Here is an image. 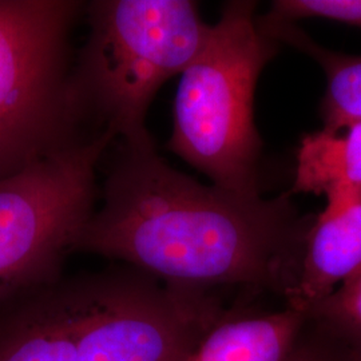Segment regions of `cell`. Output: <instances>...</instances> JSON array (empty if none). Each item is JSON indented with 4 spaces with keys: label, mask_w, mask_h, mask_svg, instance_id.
I'll list each match as a JSON object with an SVG mask.
<instances>
[{
    "label": "cell",
    "mask_w": 361,
    "mask_h": 361,
    "mask_svg": "<svg viewBox=\"0 0 361 361\" xmlns=\"http://www.w3.org/2000/svg\"><path fill=\"white\" fill-rule=\"evenodd\" d=\"M119 145L102 205L78 234L74 252L174 286L238 285L286 298L312 221L298 216L290 193L271 200L232 193L173 168L155 143Z\"/></svg>",
    "instance_id": "obj_1"
},
{
    "label": "cell",
    "mask_w": 361,
    "mask_h": 361,
    "mask_svg": "<svg viewBox=\"0 0 361 361\" xmlns=\"http://www.w3.org/2000/svg\"><path fill=\"white\" fill-rule=\"evenodd\" d=\"M255 1H228L180 75L168 149L232 193L258 197L262 141L255 122L258 78L279 43L258 26Z\"/></svg>",
    "instance_id": "obj_2"
},
{
    "label": "cell",
    "mask_w": 361,
    "mask_h": 361,
    "mask_svg": "<svg viewBox=\"0 0 361 361\" xmlns=\"http://www.w3.org/2000/svg\"><path fill=\"white\" fill-rule=\"evenodd\" d=\"M89 35L74 59L78 101L99 131L122 145L154 140L146 126L153 99L193 62L209 25L192 0H94Z\"/></svg>",
    "instance_id": "obj_3"
},
{
    "label": "cell",
    "mask_w": 361,
    "mask_h": 361,
    "mask_svg": "<svg viewBox=\"0 0 361 361\" xmlns=\"http://www.w3.org/2000/svg\"><path fill=\"white\" fill-rule=\"evenodd\" d=\"M78 0H0V180L102 134L78 101Z\"/></svg>",
    "instance_id": "obj_4"
},
{
    "label": "cell",
    "mask_w": 361,
    "mask_h": 361,
    "mask_svg": "<svg viewBox=\"0 0 361 361\" xmlns=\"http://www.w3.org/2000/svg\"><path fill=\"white\" fill-rule=\"evenodd\" d=\"M116 137L104 131L0 180V298L49 284L97 202V171Z\"/></svg>",
    "instance_id": "obj_5"
},
{
    "label": "cell",
    "mask_w": 361,
    "mask_h": 361,
    "mask_svg": "<svg viewBox=\"0 0 361 361\" xmlns=\"http://www.w3.org/2000/svg\"><path fill=\"white\" fill-rule=\"evenodd\" d=\"M226 310L214 289L165 284L128 265L91 271L78 361H183Z\"/></svg>",
    "instance_id": "obj_6"
},
{
    "label": "cell",
    "mask_w": 361,
    "mask_h": 361,
    "mask_svg": "<svg viewBox=\"0 0 361 361\" xmlns=\"http://www.w3.org/2000/svg\"><path fill=\"white\" fill-rule=\"evenodd\" d=\"M91 273L0 298V361H78Z\"/></svg>",
    "instance_id": "obj_7"
},
{
    "label": "cell",
    "mask_w": 361,
    "mask_h": 361,
    "mask_svg": "<svg viewBox=\"0 0 361 361\" xmlns=\"http://www.w3.org/2000/svg\"><path fill=\"white\" fill-rule=\"evenodd\" d=\"M305 233L284 307L308 314L361 268V190L337 188Z\"/></svg>",
    "instance_id": "obj_8"
},
{
    "label": "cell",
    "mask_w": 361,
    "mask_h": 361,
    "mask_svg": "<svg viewBox=\"0 0 361 361\" xmlns=\"http://www.w3.org/2000/svg\"><path fill=\"white\" fill-rule=\"evenodd\" d=\"M307 320L288 307L228 308L183 361H284Z\"/></svg>",
    "instance_id": "obj_9"
},
{
    "label": "cell",
    "mask_w": 361,
    "mask_h": 361,
    "mask_svg": "<svg viewBox=\"0 0 361 361\" xmlns=\"http://www.w3.org/2000/svg\"><path fill=\"white\" fill-rule=\"evenodd\" d=\"M337 188L361 190V119L307 134L298 145L290 193L325 195Z\"/></svg>",
    "instance_id": "obj_10"
},
{
    "label": "cell",
    "mask_w": 361,
    "mask_h": 361,
    "mask_svg": "<svg viewBox=\"0 0 361 361\" xmlns=\"http://www.w3.org/2000/svg\"><path fill=\"white\" fill-rule=\"evenodd\" d=\"M258 25L277 43H289L322 66L326 79L320 106L323 128L335 129L350 121L361 119V55L326 50L292 23L273 25L258 19Z\"/></svg>",
    "instance_id": "obj_11"
},
{
    "label": "cell",
    "mask_w": 361,
    "mask_h": 361,
    "mask_svg": "<svg viewBox=\"0 0 361 361\" xmlns=\"http://www.w3.org/2000/svg\"><path fill=\"white\" fill-rule=\"evenodd\" d=\"M348 361H361V268L307 314Z\"/></svg>",
    "instance_id": "obj_12"
},
{
    "label": "cell",
    "mask_w": 361,
    "mask_h": 361,
    "mask_svg": "<svg viewBox=\"0 0 361 361\" xmlns=\"http://www.w3.org/2000/svg\"><path fill=\"white\" fill-rule=\"evenodd\" d=\"M259 19L273 25H295L301 19L335 20L361 30V0H277Z\"/></svg>",
    "instance_id": "obj_13"
},
{
    "label": "cell",
    "mask_w": 361,
    "mask_h": 361,
    "mask_svg": "<svg viewBox=\"0 0 361 361\" xmlns=\"http://www.w3.org/2000/svg\"><path fill=\"white\" fill-rule=\"evenodd\" d=\"M284 361H348L335 343L307 320Z\"/></svg>",
    "instance_id": "obj_14"
}]
</instances>
